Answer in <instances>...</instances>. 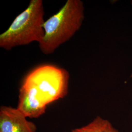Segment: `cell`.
Returning a JSON list of instances; mask_svg holds the SVG:
<instances>
[{
	"instance_id": "6da1fadb",
	"label": "cell",
	"mask_w": 132,
	"mask_h": 132,
	"mask_svg": "<svg viewBox=\"0 0 132 132\" xmlns=\"http://www.w3.org/2000/svg\"><path fill=\"white\" fill-rule=\"evenodd\" d=\"M84 19L81 0H68L61 9L45 21L44 36L39 43L41 51L50 54L72 38L80 29Z\"/></svg>"
},
{
	"instance_id": "7a4b0ae2",
	"label": "cell",
	"mask_w": 132,
	"mask_h": 132,
	"mask_svg": "<svg viewBox=\"0 0 132 132\" xmlns=\"http://www.w3.org/2000/svg\"><path fill=\"white\" fill-rule=\"evenodd\" d=\"M44 10L42 0H30L27 8L18 15L9 28L0 35V47L5 50L40 42L44 36Z\"/></svg>"
},
{
	"instance_id": "3957f363",
	"label": "cell",
	"mask_w": 132,
	"mask_h": 132,
	"mask_svg": "<svg viewBox=\"0 0 132 132\" xmlns=\"http://www.w3.org/2000/svg\"><path fill=\"white\" fill-rule=\"evenodd\" d=\"M23 80L33 86L47 106L64 98L68 93V72L53 65L39 66L31 71Z\"/></svg>"
},
{
	"instance_id": "277c9868",
	"label": "cell",
	"mask_w": 132,
	"mask_h": 132,
	"mask_svg": "<svg viewBox=\"0 0 132 132\" xmlns=\"http://www.w3.org/2000/svg\"><path fill=\"white\" fill-rule=\"evenodd\" d=\"M47 107L36 89L23 80L19 89L17 108L27 118H37L45 113Z\"/></svg>"
},
{
	"instance_id": "5b68a950",
	"label": "cell",
	"mask_w": 132,
	"mask_h": 132,
	"mask_svg": "<svg viewBox=\"0 0 132 132\" xmlns=\"http://www.w3.org/2000/svg\"><path fill=\"white\" fill-rule=\"evenodd\" d=\"M37 127L17 108H0V132H36Z\"/></svg>"
},
{
	"instance_id": "8992f818",
	"label": "cell",
	"mask_w": 132,
	"mask_h": 132,
	"mask_svg": "<svg viewBox=\"0 0 132 132\" xmlns=\"http://www.w3.org/2000/svg\"><path fill=\"white\" fill-rule=\"evenodd\" d=\"M71 132H119L108 119L97 116L85 126L76 128Z\"/></svg>"
},
{
	"instance_id": "52a82bcc",
	"label": "cell",
	"mask_w": 132,
	"mask_h": 132,
	"mask_svg": "<svg viewBox=\"0 0 132 132\" xmlns=\"http://www.w3.org/2000/svg\"><path fill=\"white\" fill-rule=\"evenodd\" d=\"M131 77H132V75H131Z\"/></svg>"
},
{
	"instance_id": "ba28073f",
	"label": "cell",
	"mask_w": 132,
	"mask_h": 132,
	"mask_svg": "<svg viewBox=\"0 0 132 132\" xmlns=\"http://www.w3.org/2000/svg\"></svg>"
}]
</instances>
